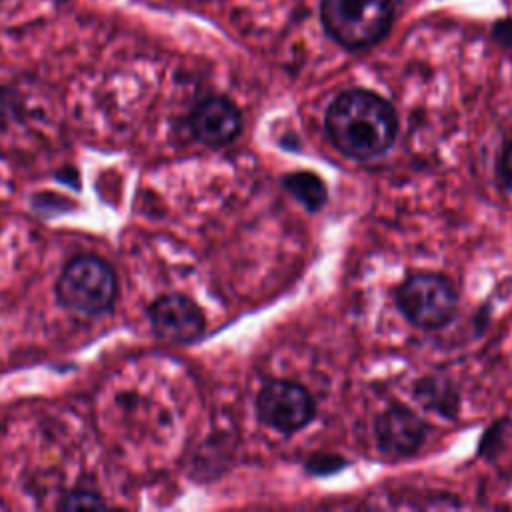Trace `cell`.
<instances>
[{
	"instance_id": "6",
	"label": "cell",
	"mask_w": 512,
	"mask_h": 512,
	"mask_svg": "<svg viewBox=\"0 0 512 512\" xmlns=\"http://www.w3.org/2000/svg\"><path fill=\"white\" fill-rule=\"evenodd\" d=\"M154 332L170 342H192L204 332L202 310L182 294H164L148 310Z\"/></svg>"
},
{
	"instance_id": "7",
	"label": "cell",
	"mask_w": 512,
	"mask_h": 512,
	"mask_svg": "<svg viewBox=\"0 0 512 512\" xmlns=\"http://www.w3.org/2000/svg\"><path fill=\"white\" fill-rule=\"evenodd\" d=\"M190 128L200 142L208 146H224L238 136L242 116L236 104H232L228 98L210 96L194 108Z\"/></svg>"
},
{
	"instance_id": "8",
	"label": "cell",
	"mask_w": 512,
	"mask_h": 512,
	"mask_svg": "<svg viewBox=\"0 0 512 512\" xmlns=\"http://www.w3.org/2000/svg\"><path fill=\"white\" fill-rule=\"evenodd\" d=\"M376 440L386 454L406 456L420 448L424 440V422L404 406H392L376 418Z\"/></svg>"
},
{
	"instance_id": "2",
	"label": "cell",
	"mask_w": 512,
	"mask_h": 512,
	"mask_svg": "<svg viewBox=\"0 0 512 512\" xmlns=\"http://www.w3.org/2000/svg\"><path fill=\"white\" fill-rule=\"evenodd\" d=\"M320 16L326 32L346 48L376 44L392 24L390 0H322Z\"/></svg>"
},
{
	"instance_id": "4",
	"label": "cell",
	"mask_w": 512,
	"mask_h": 512,
	"mask_svg": "<svg viewBox=\"0 0 512 512\" xmlns=\"http://www.w3.org/2000/svg\"><path fill=\"white\" fill-rule=\"evenodd\" d=\"M458 296L448 278L434 272L410 274L396 290V306L418 328L434 330L448 324Z\"/></svg>"
},
{
	"instance_id": "12",
	"label": "cell",
	"mask_w": 512,
	"mask_h": 512,
	"mask_svg": "<svg viewBox=\"0 0 512 512\" xmlns=\"http://www.w3.org/2000/svg\"><path fill=\"white\" fill-rule=\"evenodd\" d=\"M500 172L508 188H512V142L504 148L502 160H500Z\"/></svg>"
},
{
	"instance_id": "1",
	"label": "cell",
	"mask_w": 512,
	"mask_h": 512,
	"mask_svg": "<svg viewBox=\"0 0 512 512\" xmlns=\"http://www.w3.org/2000/svg\"><path fill=\"white\" fill-rule=\"evenodd\" d=\"M398 130L394 108L370 90L342 92L326 112V132L332 144L356 160L386 152Z\"/></svg>"
},
{
	"instance_id": "3",
	"label": "cell",
	"mask_w": 512,
	"mask_h": 512,
	"mask_svg": "<svg viewBox=\"0 0 512 512\" xmlns=\"http://www.w3.org/2000/svg\"><path fill=\"white\" fill-rule=\"evenodd\" d=\"M118 292L114 270L98 256L72 258L58 278V298L72 312L94 316L110 310Z\"/></svg>"
},
{
	"instance_id": "10",
	"label": "cell",
	"mask_w": 512,
	"mask_h": 512,
	"mask_svg": "<svg viewBox=\"0 0 512 512\" xmlns=\"http://www.w3.org/2000/svg\"><path fill=\"white\" fill-rule=\"evenodd\" d=\"M62 508H94V506H106V502L94 494V492H86V490H76L70 492L62 502Z\"/></svg>"
},
{
	"instance_id": "9",
	"label": "cell",
	"mask_w": 512,
	"mask_h": 512,
	"mask_svg": "<svg viewBox=\"0 0 512 512\" xmlns=\"http://www.w3.org/2000/svg\"><path fill=\"white\" fill-rule=\"evenodd\" d=\"M284 186L308 210H318L326 202V186L312 172H292L284 178Z\"/></svg>"
},
{
	"instance_id": "5",
	"label": "cell",
	"mask_w": 512,
	"mask_h": 512,
	"mask_svg": "<svg viewBox=\"0 0 512 512\" xmlns=\"http://www.w3.org/2000/svg\"><path fill=\"white\" fill-rule=\"evenodd\" d=\"M256 410L264 424L284 434L304 428L316 412L308 390L290 380L266 382L258 392Z\"/></svg>"
},
{
	"instance_id": "11",
	"label": "cell",
	"mask_w": 512,
	"mask_h": 512,
	"mask_svg": "<svg viewBox=\"0 0 512 512\" xmlns=\"http://www.w3.org/2000/svg\"><path fill=\"white\" fill-rule=\"evenodd\" d=\"M332 462V458L330 456H324L322 460H310V470L312 472H316V474H332V472H336V470H340L342 466H344V462H334V464H330Z\"/></svg>"
}]
</instances>
